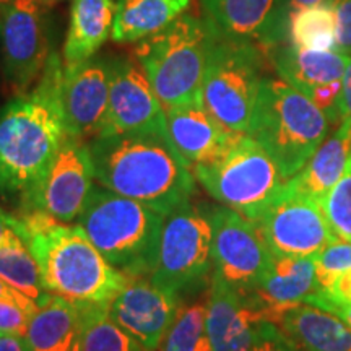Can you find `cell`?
Wrapping results in <instances>:
<instances>
[{
	"instance_id": "4dcf8cb0",
	"label": "cell",
	"mask_w": 351,
	"mask_h": 351,
	"mask_svg": "<svg viewBox=\"0 0 351 351\" xmlns=\"http://www.w3.org/2000/svg\"><path fill=\"white\" fill-rule=\"evenodd\" d=\"M322 207L333 234L351 243V158L340 181L322 200Z\"/></svg>"
},
{
	"instance_id": "4316f807",
	"label": "cell",
	"mask_w": 351,
	"mask_h": 351,
	"mask_svg": "<svg viewBox=\"0 0 351 351\" xmlns=\"http://www.w3.org/2000/svg\"><path fill=\"white\" fill-rule=\"evenodd\" d=\"M0 278L36 304L51 295L44 285L36 257L21 238L0 247Z\"/></svg>"
},
{
	"instance_id": "f35d334b",
	"label": "cell",
	"mask_w": 351,
	"mask_h": 351,
	"mask_svg": "<svg viewBox=\"0 0 351 351\" xmlns=\"http://www.w3.org/2000/svg\"><path fill=\"white\" fill-rule=\"evenodd\" d=\"M0 301H7V302H12V304H16L20 306L21 309H25L26 313L33 314L34 311L38 309V304L34 302L33 300H29L28 296L21 295L20 291H16L15 288H12L10 285L7 282H3L2 278H0Z\"/></svg>"
},
{
	"instance_id": "30bf717a",
	"label": "cell",
	"mask_w": 351,
	"mask_h": 351,
	"mask_svg": "<svg viewBox=\"0 0 351 351\" xmlns=\"http://www.w3.org/2000/svg\"><path fill=\"white\" fill-rule=\"evenodd\" d=\"M202 210L212 226L215 274L249 295L274 261L261 228L225 205Z\"/></svg>"
},
{
	"instance_id": "b9f144b4",
	"label": "cell",
	"mask_w": 351,
	"mask_h": 351,
	"mask_svg": "<svg viewBox=\"0 0 351 351\" xmlns=\"http://www.w3.org/2000/svg\"><path fill=\"white\" fill-rule=\"evenodd\" d=\"M337 315H339L340 319H343L345 322L351 327V304H346L343 307H340V309L337 311Z\"/></svg>"
},
{
	"instance_id": "8fae6325",
	"label": "cell",
	"mask_w": 351,
	"mask_h": 351,
	"mask_svg": "<svg viewBox=\"0 0 351 351\" xmlns=\"http://www.w3.org/2000/svg\"><path fill=\"white\" fill-rule=\"evenodd\" d=\"M256 223L275 257H315L339 239L328 225L322 202L287 184Z\"/></svg>"
},
{
	"instance_id": "1f68e13d",
	"label": "cell",
	"mask_w": 351,
	"mask_h": 351,
	"mask_svg": "<svg viewBox=\"0 0 351 351\" xmlns=\"http://www.w3.org/2000/svg\"><path fill=\"white\" fill-rule=\"evenodd\" d=\"M314 263L319 291H326L343 271L351 269V243L335 239L314 257Z\"/></svg>"
},
{
	"instance_id": "d4e9b609",
	"label": "cell",
	"mask_w": 351,
	"mask_h": 351,
	"mask_svg": "<svg viewBox=\"0 0 351 351\" xmlns=\"http://www.w3.org/2000/svg\"><path fill=\"white\" fill-rule=\"evenodd\" d=\"M192 0H117L112 39L138 43L181 16Z\"/></svg>"
},
{
	"instance_id": "7c38bea8",
	"label": "cell",
	"mask_w": 351,
	"mask_h": 351,
	"mask_svg": "<svg viewBox=\"0 0 351 351\" xmlns=\"http://www.w3.org/2000/svg\"><path fill=\"white\" fill-rule=\"evenodd\" d=\"M44 0H13L0 13L3 69L10 88L21 96L41 78L49 62V34Z\"/></svg>"
},
{
	"instance_id": "7bdbcfd3",
	"label": "cell",
	"mask_w": 351,
	"mask_h": 351,
	"mask_svg": "<svg viewBox=\"0 0 351 351\" xmlns=\"http://www.w3.org/2000/svg\"><path fill=\"white\" fill-rule=\"evenodd\" d=\"M12 2H13V0H0V13L5 10V8L10 5Z\"/></svg>"
},
{
	"instance_id": "603a6c76",
	"label": "cell",
	"mask_w": 351,
	"mask_h": 351,
	"mask_svg": "<svg viewBox=\"0 0 351 351\" xmlns=\"http://www.w3.org/2000/svg\"><path fill=\"white\" fill-rule=\"evenodd\" d=\"M114 0H73L64 44V67L86 62L112 34Z\"/></svg>"
},
{
	"instance_id": "2e32d148",
	"label": "cell",
	"mask_w": 351,
	"mask_h": 351,
	"mask_svg": "<svg viewBox=\"0 0 351 351\" xmlns=\"http://www.w3.org/2000/svg\"><path fill=\"white\" fill-rule=\"evenodd\" d=\"M178 295L145 276H130L109 301V315L147 351H158L178 313Z\"/></svg>"
},
{
	"instance_id": "277c9868",
	"label": "cell",
	"mask_w": 351,
	"mask_h": 351,
	"mask_svg": "<svg viewBox=\"0 0 351 351\" xmlns=\"http://www.w3.org/2000/svg\"><path fill=\"white\" fill-rule=\"evenodd\" d=\"M165 215L150 205L93 187L77 225L104 258L127 276H150L155 269Z\"/></svg>"
},
{
	"instance_id": "5bb4252c",
	"label": "cell",
	"mask_w": 351,
	"mask_h": 351,
	"mask_svg": "<svg viewBox=\"0 0 351 351\" xmlns=\"http://www.w3.org/2000/svg\"><path fill=\"white\" fill-rule=\"evenodd\" d=\"M95 169L88 145L69 137L25 210H41L62 223H73L93 191Z\"/></svg>"
},
{
	"instance_id": "e0dca14e",
	"label": "cell",
	"mask_w": 351,
	"mask_h": 351,
	"mask_svg": "<svg viewBox=\"0 0 351 351\" xmlns=\"http://www.w3.org/2000/svg\"><path fill=\"white\" fill-rule=\"evenodd\" d=\"M109 103V60L88 59L65 69L60 104L69 137L91 142L103 134Z\"/></svg>"
},
{
	"instance_id": "5b68a950",
	"label": "cell",
	"mask_w": 351,
	"mask_h": 351,
	"mask_svg": "<svg viewBox=\"0 0 351 351\" xmlns=\"http://www.w3.org/2000/svg\"><path fill=\"white\" fill-rule=\"evenodd\" d=\"M327 114L283 80L262 78L247 135L265 148L282 171L293 178L327 137Z\"/></svg>"
},
{
	"instance_id": "4fadbf2b",
	"label": "cell",
	"mask_w": 351,
	"mask_h": 351,
	"mask_svg": "<svg viewBox=\"0 0 351 351\" xmlns=\"http://www.w3.org/2000/svg\"><path fill=\"white\" fill-rule=\"evenodd\" d=\"M166 112L142 65L109 60V103L101 135L166 134Z\"/></svg>"
},
{
	"instance_id": "ffe728a7",
	"label": "cell",
	"mask_w": 351,
	"mask_h": 351,
	"mask_svg": "<svg viewBox=\"0 0 351 351\" xmlns=\"http://www.w3.org/2000/svg\"><path fill=\"white\" fill-rule=\"evenodd\" d=\"M314 257H275L249 298L271 320L287 307L307 304L317 295Z\"/></svg>"
},
{
	"instance_id": "cb8c5ba5",
	"label": "cell",
	"mask_w": 351,
	"mask_h": 351,
	"mask_svg": "<svg viewBox=\"0 0 351 351\" xmlns=\"http://www.w3.org/2000/svg\"><path fill=\"white\" fill-rule=\"evenodd\" d=\"M351 158V122L341 121L330 137L315 150L300 173L287 181L293 191L322 202L328 191L340 181Z\"/></svg>"
},
{
	"instance_id": "60d3db41",
	"label": "cell",
	"mask_w": 351,
	"mask_h": 351,
	"mask_svg": "<svg viewBox=\"0 0 351 351\" xmlns=\"http://www.w3.org/2000/svg\"><path fill=\"white\" fill-rule=\"evenodd\" d=\"M0 351H32V348L26 343L25 337L3 333L0 337Z\"/></svg>"
},
{
	"instance_id": "ba28073f",
	"label": "cell",
	"mask_w": 351,
	"mask_h": 351,
	"mask_svg": "<svg viewBox=\"0 0 351 351\" xmlns=\"http://www.w3.org/2000/svg\"><path fill=\"white\" fill-rule=\"evenodd\" d=\"M261 83L256 47L217 33L202 82V103L208 112L228 130L247 134Z\"/></svg>"
},
{
	"instance_id": "83f0119b",
	"label": "cell",
	"mask_w": 351,
	"mask_h": 351,
	"mask_svg": "<svg viewBox=\"0 0 351 351\" xmlns=\"http://www.w3.org/2000/svg\"><path fill=\"white\" fill-rule=\"evenodd\" d=\"M82 314L80 351H147L109 315V302L78 307Z\"/></svg>"
},
{
	"instance_id": "ab89813d",
	"label": "cell",
	"mask_w": 351,
	"mask_h": 351,
	"mask_svg": "<svg viewBox=\"0 0 351 351\" xmlns=\"http://www.w3.org/2000/svg\"><path fill=\"white\" fill-rule=\"evenodd\" d=\"M339 116L340 121L351 122V57L345 67L343 80H341V91L339 98Z\"/></svg>"
},
{
	"instance_id": "3957f363",
	"label": "cell",
	"mask_w": 351,
	"mask_h": 351,
	"mask_svg": "<svg viewBox=\"0 0 351 351\" xmlns=\"http://www.w3.org/2000/svg\"><path fill=\"white\" fill-rule=\"evenodd\" d=\"M23 241L36 257L47 293L77 307L109 302L130 278L104 258L78 225L54 219L26 232Z\"/></svg>"
},
{
	"instance_id": "836d02e7",
	"label": "cell",
	"mask_w": 351,
	"mask_h": 351,
	"mask_svg": "<svg viewBox=\"0 0 351 351\" xmlns=\"http://www.w3.org/2000/svg\"><path fill=\"white\" fill-rule=\"evenodd\" d=\"M307 304L337 314L340 307L351 304V269L341 274L326 291H317Z\"/></svg>"
},
{
	"instance_id": "d6a6232c",
	"label": "cell",
	"mask_w": 351,
	"mask_h": 351,
	"mask_svg": "<svg viewBox=\"0 0 351 351\" xmlns=\"http://www.w3.org/2000/svg\"><path fill=\"white\" fill-rule=\"evenodd\" d=\"M324 2H327V0H275L269 23H267L258 41L267 44V46L287 41L289 16L298 10H302V8L319 5Z\"/></svg>"
},
{
	"instance_id": "9a60e30c",
	"label": "cell",
	"mask_w": 351,
	"mask_h": 351,
	"mask_svg": "<svg viewBox=\"0 0 351 351\" xmlns=\"http://www.w3.org/2000/svg\"><path fill=\"white\" fill-rule=\"evenodd\" d=\"M348 59L339 51L304 49L295 44L278 47L274 54L275 69L282 80L306 95L330 122L340 119L339 98Z\"/></svg>"
},
{
	"instance_id": "ac0fdd59",
	"label": "cell",
	"mask_w": 351,
	"mask_h": 351,
	"mask_svg": "<svg viewBox=\"0 0 351 351\" xmlns=\"http://www.w3.org/2000/svg\"><path fill=\"white\" fill-rule=\"evenodd\" d=\"M263 313L256 302L213 274L207 298V337L212 351H252Z\"/></svg>"
},
{
	"instance_id": "7402d4cb",
	"label": "cell",
	"mask_w": 351,
	"mask_h": 351,
	"mask_svg": "<svg viewBox=\"0 0 351 351\" xmlns=\"http://www.w3.org/2000/svg\"><path fill=\"white\" fill-rule=\"evenodd\" d=\"M80 309L56 295L39 302L25 333L32 351H80Z\"/></svg>"
},
{
	"instance_id": "7a4b0ae2",
	"label": "cell",
	"mask_w": 351,
	"mask_h": 351,
	"mask_svg": "<svg viewBox=\"0 0 351 351\" xmlns=\"http://www.w3.org/2000/svg\"><path fill=\"white\" fill-rule=\"evenodd\" d=\"M86 145L95 179L116 194L163 215L194 194V174L181 163L166 134L99 135Z\"/></svg>"
},
{
	"instance_id": "74e56055",
	"label": "cell",
	"mask_w": 351,
	"mask_h": 351,
	"mask_svg": "<svg viewBox=\"0 0 351 351\" xmlns=\"http://www.w3.org/2000/svg\"><path fill=\"white\" fill-rule=\"evenodd\" d=\"M19 238L23 239V226H21L20 218L12 217L0 210V247Z\"/></svg>"
},
{
	"instance_id": "f6af8a7d",
	"label": "cell",
	"mask_w": 351,
	"mask_h": 351,
	"mask_svg": "<svg viewBox=\"0 0 351 351\" xmlns=\"http://www.w3.org/2000/svg\"><path fill=\"white\" fill-rule=\"evenodd\" d=\"M2 335H3V333H2V332H0V337H2Z\"/></svg>"
},
{
	"instance_id": "d590c367",
	"label": "cell",
	"mask_w": 351,
	"mask_h": 351,
	"mask_svg": "<svg viewBox=\"0 0 351 351\" xmlns=\"http://www.w3.org/2000/svg\"><path fill=\"white\" fill-rule=\"evenodd\" d=\"M337 21V51L351 57V0H327Z\"/></svg>"
},
{
	"instance_id": "f546056e",
	"label": "cell",
	"mask_w": 351,
	"mask_h": 351,
	"mask_svg": "<svg viewBox=\"0 0 351 351\" xmlns=\"http://www.w3.org/2000/svg\"><path fill=\"white\" fill-rule=\"evenodd\" d=\"M207 301L179 304L158 351H212L207 337Z\"/></svg>"
},
{
	"instance_id": "8992f818",
	"label": "cell",
	"mask_w": 351,
	"mask_h": 351,
	"mask_svg": "<svg viewBox=\"0 0 351 351\" xmlns=\"http://www.w3.org/2000/svg\"><path fill=\"white\" fill-rule=\"evenodd\" d=\"M215 38L217 32L208 20L182 13L138 41L135 57L165 111L202 101V82Z\"/></svg>"
},
{
	"instance_id": "484cf974",
	"label": "cell",
	"mask_w": 351,
	"mask_h": 351,
	"mask_svg": "<svg viewBox=\"0 0 351 351\" xmlns=\"http://www.w3.org/2000/svg\"><path fill=\"white\" fill-rule=\"evenodd\" d=\"M202 5L219 36L249 41L261 39L275 0H202Z\"/></svg>"
},
{
	"instance_id": "44dd1931",
	"label": "cell",
	"mask_w": 351,
	"mask_h": 351,
	"mask_svg": "<svg viewBox=\"0 0 351 351\" xmlns=\"http://www.w3.org/2000/svg\"><path fill=\"white\" fill-rule=\"evenodd\" d=\"M301 351H351V327L326 309L298 304L280 311L270 320Z\"/></svg>"
},
{
	"instance_id": "8d00e7d4",
	"label": "cell",
	"mask_w": 351,
	"mask_h": 351,
	"mask_svg": "<svg viewBox=\"0 0 351 351\" xmlns=\"http://www.w3.org/2000/svg\"><path fill=\"white\" fill-rule=\"evenodd\" d=\"M29 317H32V314L26 313L20 306L0 301V332L2 333L25 337Z\"/></svg>"
},
{
	"instance_id": "52a82bcc",
	"label": "cell",
	"mask_w": 351,
	"mask_h": 351,
	"mask_svg": "<svg viewBox=\"0 0 351 351\" xmlns=\"http://www.w3.org/2000/svg\"><path fill=\"white\" fill-rule=\"evenodd\" d=\"M192 174L215 200L252 221L287 184L274 158L247 134H236L225 150L195 166Z\"/></svg>"
},
{
	"instance_id": "ee69618b",
	"label": "cell",
	"mask_w": 351,
	"mask_h": 351,
	"mask_svg": "<svg viewBox=\"0 0 351 351\" xmlns=\"http://www.w3.org/2000/svg\"><path fill=\"white\" fill-rule=\"evenodd\" d=\"M44 2H56V0H44Z\"/></svg>"
},
{
	"instance_id": "6da1fadb",
	"label": "cell",
	"mask_w": 351,
	"mask_h": 351,
	"mask_svg": "<svg viewBox=\"0 0 351 351\" xmlns=\"http://www.w3.org/2000/svg\"><path fill=\"white\" fill-rule=\"evenodd\" d=\"M62 78L64 65L51 54L38 86L0 112V187L23 197L25 207L69 138L60 104Z\"/></svg>"
},
{
	"instance_id": "9c48e42d",
	"label": "cell",
	"mask_w": 351,
	"mask_h": 351,
	"mask_svg": "<svg viewBox=\"0 0 351 351\" xmlns=\"http://www.w3.org/2000/svg\"><path fill=\"white\" fill-rule=\"evenodd\" d=\"M212 265V226L207 215L191 200L182 202L165 215L152 282L178 295L204 278Z\"/></svg>"
},
{
	"instance_id": "d6986e66",
	"label": "cell",
	"mask_w": 351,
	"mask_h": 351,
	"mask_svg": "<svg viewBox=\"0 0 351 351\" xmlns=\"http://www.w3.org/2000/svg\"><path fill=\"white\" fill-rule=\"evenodd\" d=\"M166 138L189 171L217 158L239 132L215 119L202 101L166 109Z\"/></svg>"
},
{
	"instance_id": "f1b7e54d",
	"label": "cell",
	"mask_w": 351,
	"mask_h": 351,
	"mask_svg": "<svg viewBox=\"0 0 351 351\" xmlns=\"http://www.w3.org/2000/svg\"><path fill=\"white\" fill-rule=\"evenodd\" d=\"M335 13L328 2L302 8L289 16L288 41L314 51H337Z\"/></svg>"
},
{
	"instance_id": "e575fe53",
	"label": "cell",
	"mask_w": 351,
	"mask_h": 351,
	"mask_svg": "<svg viewBox=\"0 0 351 351\" xmlns=\"http://www.w3.org/2000/svg\"><path fill=\"white\" fill-rule=\"evenodd\" d=\"M252 351H301L288 339L276 324L262 320L258 327Z\"/></svg>"
}]
</instances>
